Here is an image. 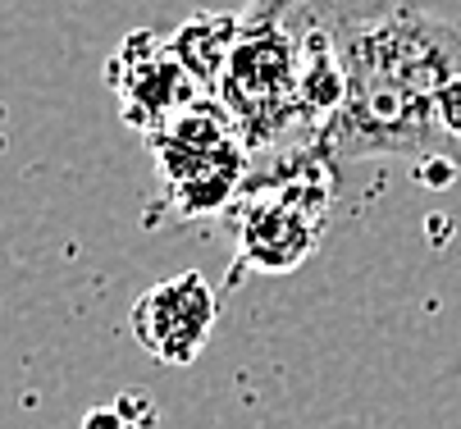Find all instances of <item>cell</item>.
I'll return each mask as SVG.
<instances>
[{
	"label": "cell",
	"mask_w": 461,
	"mask_h": 429,
	"mask_svg": "<svg viewBox=\"0 0 461 429\" xmlns=\"http://www.w3.org/2000/svg\"><path fill=\"white\" fill-rule=\"evenodd\" d=\"M348 105L329 133V156H443L434 129L438 92L461 78V32L416 0L361 14L343 41Z\"/></svg>",
	"instance_id": "2"
},
{
	"label": "cell",
	"mask_w": 461,
	"mask_h": 429,
	"mask_svg": "<svg viewBox=\"0 0 461 429\" xmlns=\"http://www.w3.org/2000/svg\"><path fill=\"white\" fill-rule=\"evenodd\" d=\"M388 0H251L220 83V105L251 156V169L329 151L348 105V28Z\"/></svg>",
	"instance_id": "1"
},
{
	"label": "cell",
	"mask_w": 461,
	"mask_h": 429,
	"mask_svg": "<svg viewBox=\"0 0 461 429\" xmlns=\"http://www.w3.org/2000/svg\"><path fill=\"white\" fill-rule=\"evenodd\" d=\"M434 129H438V142L461 147V78H452L438 92V101H434Z\"/></svg>",
	"instance_id": "9"
},
{
	"label": "cell",
	"mask_w": 461,
	"mask_h": 429,
	"mask_svg": "<svg viewBox=\"0 0 461 429\" xmlns=\"http://www.w3.org/2000/svg\"><path fill=\"white\" fill-rule=\"evenodd\" d=\"M215 320H220V292L196 270L147 288L128 311V329H133L138 347L151 361L174 365V371L202 356V347L215 334Z\"/></svg>",
	"instance_id": "5"
},
{
	"label": "cell",
	"mask_w": 461,
	"mask_h": 429,
	"mask_svg": "<svg viewBox=\"0 0 461 429\" xmlns=\"http://www.w3.org/2000/svg\"><path fill=\"white\" fill-rule=\"evenodd\" d=\"M83 429H160V411L147 393L128 389L105 407H92L83 416Z\"/></svg>",
	"instance_id": "8"
},
{
	"label": "cell",
	"mask_w": 461,
	"mask_h": 429,
	"mask_svg": "<svg viewBox=\"0 0 461 429\" xmlns=\"http://www.w3.org/2000/svg\"><path fill=\"white\" fill-rule=\"evenodd\" d=\"M238 28L242 14H224V10H202L187 23H178V32L169 37V50L183 65V74L196 83L202 96H220V83L229 74V59L238 46Z\"/></svg>",
	"instance_id": "7"
},
{
	"label": "cell",
	"mask_w": 461,
	"mask_h": 429,
	"mask_svg": "<svg viewBox=\"0 0 461 429\" xmlns=\"http://www.w3.org/2000/svg\"><path fill=\"white\" fill-rule=\"evenodd\" d=\"M329 151L288 156L251 169L238 201V265L260 274H288L324 242L329 215Z\"/></svg>",
	"instance_id": "3"
},
{
	"label": "cell",
	"mask_w": 461,
	"mask_h": 429,
	"mask_svg": "<svg viewBox=\"0 0 461 429\" xmlns=\"http://www.w3.org/2000/svg\"><path fill=\"white\" fill-rule=\"evenodd\" d=\"M160 183L178 215L202 219L224 210L233 197H242L251 178V156L233 129L229 110L215 96L192 101L183 114H174L165 129L147 138Z\"/></svg>",
	"instance_id": "4"
},
{
	"label": "cell",
	"mask_w": 461,
	"mask_h": 429,
	"mask_svg": "<svg viewBox=\"0 0 461 429\" xmlns=\"http://www.w3.org/2000/svg\"><path fill=\"white\" fill-rule=\"evenodd\" d=\"M105 83L119 101V114L147 138L165 129L174 114H183L192 101H202L196 83L174 59L169 41H160L156 32H128L105 65Z\"/></svg>",
	"instance_id": "6"
}]
</instances>
